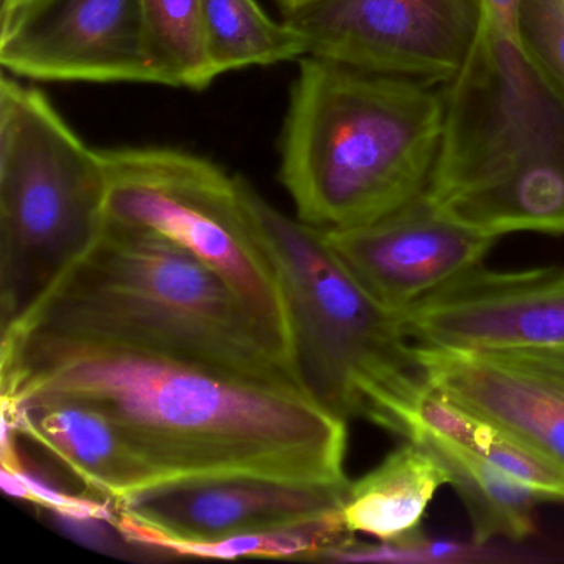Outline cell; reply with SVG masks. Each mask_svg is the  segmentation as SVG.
Wrapping results in <instances>:
<instances>
[{
    "instance_id": "cell-18",
    "label": "cell",
    "mask_w": 564,
    "mask_h": 564,
    "mask_svg": "<svg viewBox=\"0 0 564 564\" xmlns=\"http://www.w3.org/2000/svg\"><path fill=\"white\" fill-rule=\"evenodd\" d=\"M151 54L166 87L200 91L217 75L207 54L203 0H141Z\"/></svg>"
},
{
    "instance_id": "cell-10",
    "label": "cell",
    "mask_w": 564,
    "mask_h": 564,
    "mask_svg": "<svg viewBox=\"0 0 564 564\" xmlns=\"http://www.w3.org/2000/svg\"><path fill=\"white\" fill-rule=\"evenodd\" d=\"M349 480L299 481L256 475L189 478L115 501L117 527L141 551L161 541L207 543L279 530L343 510Z\"/></svg>"
},
{
    "instance_id": "cell-1",
    "label": "cell",
    "mask_w": 564,
    "mask_h": 564,
    "mask_svg": "<svg viewBox=\"0 0 564 564\" xmlns=\"http://www.w3.org/2000/svg\"><path fill=\"white\" fill-rule=\"evenodd\" d=\"M2 399L62 394L104 409L163 484L256 475L346 481V421L289 382L153 349L2 333Z\"/></svg>"
},
{
    "instance_id": "cell-2",
    "label": "cell",
    "mask_w": 564,
    "mask_h": 564,
    "mask_svg": "<svg viewBox=\"0 0 564 564\" xmlns=\"http://www.w3.org/2000/svg\"><path fill=\"white\" fill-rule=\"evenodd\" d=\"M437 85L305 57L280 138V183L323 230L384 219L427 191L444 131Z\"/></svg>"
},
{
    "instance_id": "cell-19",
    "label": "cell",
    "mask_w": 564,
    "mask_h": 564,
    "mask_svg": "<svg viewBox=\"0 0 564 564\" xmlns=\"http://www.w3.org/2000/svg\"><path fill=\"white\" fill-rule=\"evenodd\" d=\"M518 37L538 70L564 98V9L561 0H521Z\"/></svg>"
},
{
    "instance_id": "cell-20",
    "label": "cell",
    "mask_w": 564,
    "mask_h": 564,
    "mask_svg": "<svg viewBox=\"0 0 564 564\" xmlns=\"http://www.w3.org/2000/svg\"><path fill=\"white\" fill-rule=\"evenodd\" d=\"M480 547L465 546L448 541H427L424 538L391 543L362 544L356 540L328 551L322 561L335 563H454L474 560Z\"/></svg>"
},
{
    "instance_id": "cell-12",
    "label": "cell",
    "mask_w": 564,
    "mask_h": 564,
    "mask_svg": "<svg viewBox=\"0 0 564 564\" xmlns=\"http://www.w3.org/2000/svg\"><path fill=\"white\" fill-rule=\"evenodd\" d=\"M323 236L366 292L395 315L480 269L497 240L442 216L425 194L384 219Z\"/></svg>"
},
{
    "instance_id": "cell-24",
    "label": "cell",
    "mask_w": 564,
    "mask_h": 564,
    "mask_svg": "<svg viewBox=\"0 0 564 564\" xmlns=\"http://www.w3.org/2000/svg\"><path fill=\"white\" fill-rule=\"evenodd\" d=\"M553 349H560V351L564 352V348H553Z\"/></svg>"
},
{
    "instance_id": "cell-7",
    "label": "cell",
    "mask_w": 564,
    "mask_h": 564,
    "mask_svg": "<svg viewBox=\"0 0 564 564\" xmlns=\"http://www.w3.org/2000/svg\"><path fill=\"white\" fill-rule=\"evenodd\" d=\"M104 156L107 219L154 230L206 263L236 293L267 346L296 372L289 306L247 181L167 148H121Z\"/></svg>"
},
{
    "instance_id": "cell-21",
    "label": "cell",
    "mask_w": 564,
    "mask_h": 564,
    "mask_svg": "<svg viewBox=\"0 0 564 564\" xmlns=\"http://www.w3.org/2000/svg\"><path fill=\"white\" fill-rule=\"evenodd\" d=\"M521 0H481L484 22L505 37H518V19H520Z\"/></svg>"
},
{
    "instance_id": "cell-11",
    "label": "cell",
    "mask_w": 564,
    "mask_h": 564,
    "mask_svg": "<svg viewBox=\"0 0 564 564\" xmlns=\"http://www.w3.org/2000/svg\"><path fill=\"white\" fill-rule=\"evenodd\" d=\"M402 332L441 348H564V267L477 269L398 313Z\"/></svg>"
},
{
    "instance_id": "cell-4",
    "label": "cell",
    "mask_w": 564,
    "mask_h": 564,
    "mask_svg": "<svg viewBox=\"0 0 564 564\" xmlns=\"http://www.w3.org/2000/svg\"><path fill=\"white\" fill-rule=\"evenodd\" d=\"M425 197L442 216L487 236H564V98L520 41L485 22L445 90Z\"/></svg>"
},
{
    "instance_id": "cell-8",
    "label": "cell",
    "mask_w": 564,
    "mask_h": 564,
    "mask_svg": "<svg viewBox=\"0 0 564 564\" xmlns=\"http://www.w3.org/2000/svg\"><path fill=\"white\" fill-rule=\"evenodd\" d=\"M283 19L308 57L448 85L477 42L484 9L481 0H315Z\"/></svg>"
},
{
    "instance_id": "cell-13",
    "label": "cell",
    "mask_w": 564,
    "mask_h": 564,
    "mask_svg": "<svg viewBox=\"0 0 564 564\" xmlns=\"http://www.w3.org/2000/svg\"><path fill=\"white\" fill-rule=\"evenodd\" d=\"M429 384L564 470V352L412 346Z\"/></svg>"
},
{
    "instance_id": "cell-15",
    "label": "cell",
    "mask_w": 564,
    "mask_h": 564,
    "mask_svg": "<svg viewBox=\"0 0 564 564\" xmlns=\"http://www.w3.org/2000/svg\"><path fill=\"white\" fill-rule=\"evenodd\" d=\"M451 474L427 448L405 441L378 467L349 481L343 518L352 533L404 543L421 538V523L434 495Z\"/></svg>"
},
{
    "instance_id": "cell-25",
    "label": "cell",
    "mask_w": 564,
    "mask_h": 564,
    "mask_svg": "<svg viewBox=\"0 0 564 564\" xmlns=\"http://www.w3.org/2000/svg\"><path fill=\"white\" fill-rule=\"evenodd\" d=\"M561 4H563V9H564V0H561Z\"/></svg>"
},
{
    "instance_id": "cell-9",
    "label": "cell",
    "mask_w": 564,
    "mask_h": 564,
    "mask_svg": "<svg viewBox=\"0 0 564 564\" xmlns=\"http://www.w3.org/2000/svg\"><path fill=\"white\" fill-rule=\"evenodd\" d=\"M0 15V64L12 75L164 85L141 0H14Z\"/></svg>"
},
{
    "instance_id": "cell-22",
    "label": "cell",
    "mask_w": 564,
    "mask_h": 564,
    "mask_svg": "<svg viewBox=\"0 0 564 564\" xmlns=\"http://www.w3.org/2000/svg\"><path fill=\"white\" fill-rule=\"evenodd\" d=\"M275 2L279 4V8L282 9L283 15H290L312 4L315 0H275Z\"/></svg>"
},
{
    "instance_id": "cell-17",
    "label": "cell",
    "mask_w": 564,
    "mask_h": 564,
    "mask_svg": "<svg viewBox=\"0 0 564 564\" xmlns=\"http://www.w3.org/2000/svg\"><path fill=\"white\" fill-rule=\"evenodd\" d=\"M207 54L217 77L308 57L303 35L273 21L257 0H203Z\"/></svg>"
},
{
    "instance_id": "cell-16",
    "label": "cell",
    "mask_w": 564,
    "mask_h": 564,
    "mask_svg": "<svg viewBox=\"0 0 564 564\" xmlns=\"http://www.w3.org/2000/svg\"><path fill=\"white\" fill-rule=\"evenodd\" d=\"M415 444L431 451L451 474L448 485L467 508L475 544L497 536L523 540L533 533V510L544 500L538 491L460 445L431 438Z\"/></svg>"
},
{
    "instance_id": "cell-23",
    "label": "cell",
    "mask_w": 564,
    "mask_h": 564,
    "mask_svg": "<svg viewBox=\"0 0 564 564\" xmlns=\"http://www.w3.org/2000/svg\"><path fill=\"white\" fill-rule=\"evenodd\" d=\"M14 0H2V8H8L9 4H12Z\"/></svg>"
},
{
    "instance_id": "cell-6",
    "label": "cell",
    "mask_w": 564,
    "mask_h": 564,
    "mask_svg": "<svg viewBox=\"0 0 564 564\" xmlns=\"http://www.w3.org/2000/svg\"><path fill=\"white\" fill-rule=\"evenodd\" d=\"M104 151L41 90L0 82V326L11 328L107 223Z\"/></svg>"
},
{
    "instance_id": "cell-5",
    "label": "cell",
    "mask_w": 564,
    "mask_h": 564,
    "mask_svg": "<svg viewBox=\"0 0 564 564\" xmlns=\"http://www.w3.org/2000/svg\"><path fill=\"white\" fill-rule=\"evenodd\" d=\"M247 197L289 306L300 384L343 421L381 427L422 381L398 315L366 292L322 229L290 219L249 183Z\"/></svg>"
},
{
    "instance_id": "cell-14",
    "label": "cell",
    "mask_w": 564,
    "mask_h": 564,
    "mask_svg": "<svg viewBox=\"0 0 564 564\" xmlns=\"http://www.w3.org/2000/svg\"><path fill=\"white\" fill-rule=\"evenodd\" d=\"M2 417L22 438L61 462L85 490L105 500L117 501L163 484L123 427L84 399L62 394L2 399Z\"/></svg>"
},
{
    "instance_id": "cell-3",
    "label": "cell",
    "mask_w": 564,
    "mask_h": 564,
    "mask_svg": "<svg viewBox=\"0 0 564 564\" xmlns=\"http://www.w3.org/2000/svg\"><path fill=\"white\" fill-rule=\"evenodd\" d=\"M8 332L153 349L302 388L214 270L154 230L108 219Z\"/></svg>"
}]
</instances>
